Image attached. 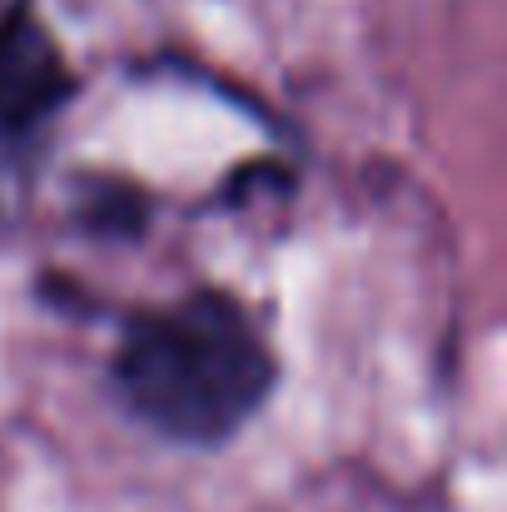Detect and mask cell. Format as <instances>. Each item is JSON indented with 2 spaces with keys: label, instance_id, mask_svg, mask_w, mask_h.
Listing matches in <instances>:
<instances>
[{
  "label": "cell",
  "instance_id": "1",
  "mask_svg": "<svg viewBox=\"0 0 507 512\" xmlns=\"http://www.w3.org/2000/svg\"><path fill=\"white\" fill-rule=\"evenodd\" d=\"M120 403L169 443L219 448L244 433L279 383V358L229 289H189L135 309L110 358Z\"/></svg>",
  "mask_w": 507,
  "mask_h": 512
},
{
  "label": "cell",
  "instance_id": "4",
  "mask_svg": "<svg viewBox=\"0 0 507 512\" xmlns=\"http://www.w3.org/2000/svg\"><path fill=\"white\" fill-rule=\"evenodd\" d=\"M0 10H5V0H0Z\"/></svg>",
  "mask_w": 507,
  "mask_h": 512
},
{
  "label": "cell",
  "instance_id": "2",
  "mask_svg": "<svg viewBox=\"0 0 507 512\" xmlns=\"http://www.w3.org/2000/svg\"><path fill=\"white\" fill-rule=\"evenodd\" d=\"M70 100H75V75L60 45L45 35L30 0H5L0 10V150H25Z\"/></svg>",
  "mask_w": 507,
  "mask_h": 512
},
{
  "label": "cell",
  "instance_id": "3",
  "mask_svg": "<svg viewBox=\"0 0 507 512\" xmlns=\"http://www.w3.org/2000/svg\"><path fill=\"white\" fill-rule=\"evenodd\" d=\"M80 219L100 234H140L145 224V199L125 179H85L80 194Z\"/></svg>",
  "mask_w": 507,
  "mask_h": 512
}]
</instances>
